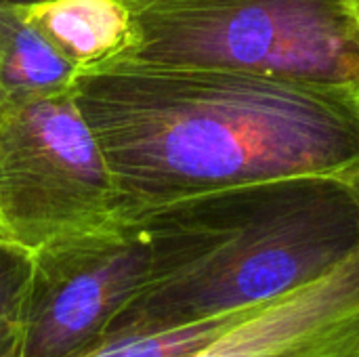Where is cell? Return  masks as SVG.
I'll use <instances>...</instances> for the list:
<instances>
[{"label": "cell", "instance_id": "6da1fadb", "mask_svg": "<svg viewBox=\"0 0 359 357\" xmlns=\"http://www.w3.org/2000/svg\"><path fill=\"white\" fill-rule=\"evenodd\" d=\"M74 97L120 221L206 191L359 166V93L128 55L78 69Z\"/></svg>", "mask_w": 359, "mask_h": 357}, {"label": "cell", "instance_id": "7a4b0ae2", "mask_svg": "<svg viewBox=\"0 0 359 357\" xmlns=\"http://www.w3.org/2000/svg\"><path fill=\"white\" fill-rule=\"evenodd\" d=\"M135 223L149 240V276L111 332L252 309L358 250L359 166L206 191Z\"/></svg>", "mask_w": 359, "mask_h": 357}, {"label": "cell", "instance_id": "3957f363", "mask_svg": "<svg viewBox=\"0 0 359 357\" xmlns=\"http://www.w3.org/2000/svg\"><path fill=\"white\" fill-rule=\"evenodd\" d=\"M128 57L225 67L359 93L349 0H141Z\"/></svg>", "mask_w": 359, "mask_h": 357}, {"label": "cell", "instance_id": "277c9868", "mask_svg": "<svg viewBox=\"0 0 359 357\" xmlns=\"http://www.w3.org/2000/svg\"><path fill=\"white\" fill-rule=\"evenodd\" d=\"M116 221L111 177L72 88L0 116V240L34 252Z\"/></svg>", "mask_w": 359, "mask_h": 357}, {"label": "cell", "instance_id": "5b68a950", "mask_svg": "<svg viewBox=\"0 0 359 357\" xmlns=\"http://www.w3.org/2000/svg\"><path fill=\"white\" fill-rule=\"evenodd\" d=\"M149 259L145 229L126 221L34 250L19 357H76L111 335L145 288Z\"/></svg>", "mask_w": 359, "mask_h": 357}, {"label": "cell", "instance_id": "8992f818", "mask_svg": "<svg viewBox=\"0 0 359 357\" xmlns=\"http://www.w3.org/2000/svg\"><path fill=\"white\" fill-rule=\"evenodd\" d=\"M187 357H359V248L320 280L255 307Z\"/></svg>", "mask_w": 359, "mask_h": 357}, {"label": "cell", "instance_id": "52a82bcc", "mask_svg": "<svg viewBox=\"0 0 359 357\" xmlns=\"http://www.w3.org/2000/svg\"><path fill=\"white\" fill-rule=\"evenodd\" d=\"M25 8L50 46L78 69L120 57L133 44V13L122 0H42Z\"/></svg>", "mask_w": 359, "mask_h": 357}, {"label": "cell", "instance_id": "ba28073f", "mask_svg": "<svg viewBox=\"0 0 359 357\" xmlns=\"http://www.w3.org/2000/svg\"><path fill=\"white\" fill-rule=\"evenodd\" d=\"M76 74L78 67L50 46L25 6L0 2V116L69 90Z\"/></svg>", "mask_w": 359, "mask_h": 357}, {"label": "cell", "instance_id": "9c48e42d", "mask_svg": "<svg viewBox=\"0 0 359 357\" xmlns=\"http://www.w3.org/2000/svg\"><path fill=\"white\" fill-rule=\"evenodd\" d=\"M252 309L198 320L181 326L118 330L76 357H187L217 339L223 330L233 326Z\"/></svg>", "mask_w": 359, "mask_h": 357}, {"label": "cell", "instance_id": "30bf717a", "mask_svg": "<svg viewBox=\"0 0 359 357\" xmlns=\"http://www.w3.org/2000/svg\"><path fill=\"white\" fill-rule=\"evenodd\" d=\"M32 252L0 240V357H19Z\"/></svg>", "mask_w": 359, "mask_h": 357}, {"label": "cell", "instance_id": "8fae6325", "mask_svg": "<svg viewBox=\"0 0 359 357\" xmlns=\"http://www.w3.org/2000/svg\"><path fill=\"white\" fill-rule=\"evenodd\" d=\"M2 4H17V6H27V4H36L42 0H0Z\"/></svg>", "mask_w": 359, "mask_h": 357}, {"label": "cell", "instance_id": "7c38bea8", "mask_svg": "<svg viewBox=\"0 0 359 357\" xmlns=\"http://www.w3.org/2000/svg\"><path fill=\"white\" fill-rule=\"evenodd\" d=\"M349 4H351V11H353V17H355L359 27V0H349Z\"/></svg>", "mask_w": 359, "mask_h": 357}, {"label": "cell", "instance_id": "4fadbf2b", "mask_svg": "<svg viewBox=\"0 0 359 357\" xmlns=\"http://www.w3.org/2000/svg\"><path fill=\"white\" fill-rule=\"evenodd\" d=\"M122 2H126V4H128V8H130L133 4H137V2H141V0H122Z\"/></svg>", "mask_w": 359, "mask_h": 357}]
</instances>
